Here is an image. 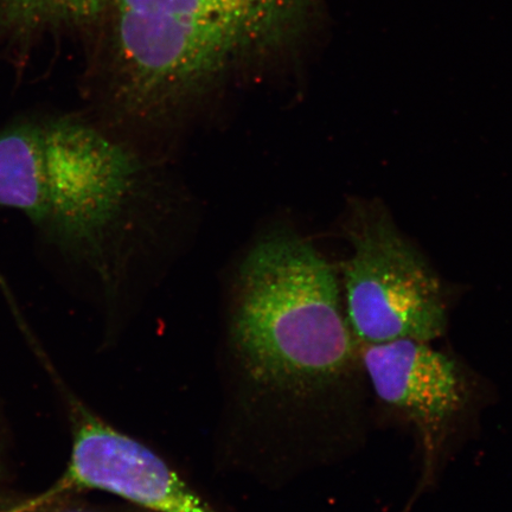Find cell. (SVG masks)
I'll return each instance as SVG.
<instances>
[{
	"mask_svg": "<svg viewBox=\"0 0 512 512\" xmlns=\"http://www.w3.org/2000/svg\"><path fill=\"white\" fill-rule=\"evenodd\" d=\"M142 181L136 155L86 115H24L0 127V208L98 273L107 293L114 241Z\"/></svg>",
	"mask_w": 512,
	"mask_h": 512,
	"instance_id": "3957f363",
	"label": "cell"
},
{
	"mask_svg": "<svg viewBox=\"0 0 512 512\" xmlns=\"http://www.w3.org/2000/svg\"><path fill=\"white\" fill-rule=\"evenodd\" d=\"M0 512H152L125 501L100 503L89 501L85 494L17 495L0 486Z\"/></svg>",
	"mask_w": 512,
	"mask_h": 512,
	"instance_id": "ba28073f",
	"label": "cell"
},
{
	"mask_svg": "<svg viewBox=\"0 0 512 512\" xmlns=\"http://www.w3.org/2000/svg\"><path fill=\"white\" fill-rule=\"evenodd\" d=\"M318 0H113L93 120L166 133L304 48Z\"/></svg>",
	"mask_w": 512,
	"mask_h": 512,
	"instance_id": "7a4b0ae2",
	"label": "cell"
},
{
	"mask_svg": "<svg viewBox=\"0 0 512 512\" xmlns=\"http://www.w3.org/2000/svg\"><path fill=\"white\" fill-rule=\"evenodd\" d=\"M9 446L8 430H6L3 416L0 414V486H3L9 477Z\"/></svg>",
	"mask_w": 512,
	"mask_h": 512,
	"instance_id": "9c48e42d",
	"label": "cell"
},
{
	"mask_svg": "<svg viewBox=\"0 0 512 512\" xmlns=\"http://www.w3.org/2000/svg\"><path fill=\"white\" fill-rule=\"evenodd\" d=\"M113 0H0V53L18 60L48 38L104 22Z\"/></svg>",
	"mask_w": 512,
	"mask_h": 512,
	"instance_id": "52a82bcc",
	"label": "cell"
},
{
	"mask_svg": "<svg viewBox=\"0 0 512 512\" xmlns=\"http://www.w3.org/2000/svg\"><path fill=\"white\" fill-rule=\"evenodd\" d=\"M362 361L375 393L419 424L439 426L458 412L464 386L451 358L426 342L363 344Z\"/></svg>",
	"mask_w": 512,
	"mask_h": 512,
	"instance_id": "8992f818",
	"label": "cell"
},
{
	"mask_svg": "<svg viewBox=\"0 0 512 512\" xmlns=\"http://www.w3.org/2000/svg\"><path fill=\"white\" fill-rule=\"evenodd\" d=\"M334 270L288 228L271 230L243 258L217 351V458L273 486L292 467L305 415L355 358Z\"/></svg>",
	"mask_w": 512,
	"mask_h": 512,
	"instance_id": "6da1fadb",
	"label": "cell"
},
{
	"mask_svg": "<svg viewBox=\"0 0 512 512\" xmlns=\"http://www.w3.org/2000/svg\"><path fill=\"white\" fill-rule=\"evenodd\" d=\"M348 235L354 253L343 274L352 335L363 344L430 343L443 335L446 304L440 281L386 211L357 204Z\"/></svg>",
	"mask_w": 512,
	"mask_h": 512,
	"instance_id": "277c9868",
	"label": "cell"
},
{
	"mask_svg": "<svg viewBox=\"0 0 512 512\" xmlns=\"http://www.w3.org/2000/svg\"><path fill=\"white\" fill-rule=\"evenodd\" d=\"M35 357L59 394L72 437L66 470L44 492L102 491L152 512H220L155 448L93 411L64 381L46 350H37Z\"/></svg>",
	"mask_w": 512,
	"mask_h": 512,
	"instance_id": "5b68a950",
	"label": "cell"
}]
</instances>
